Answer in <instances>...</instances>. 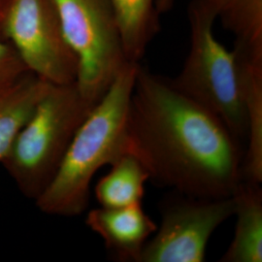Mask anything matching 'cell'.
<instances>
[{
  "instance_id": "4",
  "label": "cell",
  "mask_w": 262,
  "mask_h": 262,
  "mask_svg": "<svg viewBox=\"0 0 262 262\" xmlns=\"http://www.w3.org/2000/svg\"><path fill=\"white\" fill-rule=\"evenodd\" d=\"M190 48L179 75L171 84L214 114L246 146L248 120L244 108L234 54L214 34L216 10L213 0H192L187 8Z\"/></svg>"
},
{
  "instance_id": "3",
  "label": "cell",
  "mask_w": 262,
  "mask_h": 262,
  "mask_svg": "<svg viewBox=\"0 0 262 262\" xmlns=\"http://www.w3.org/2000/svg\"><path fill=\"white\" fill-rule=\"evenodd\" d=\"M94 107L81 96L75 83L50 86L1 161L25 196L35 201L50 186Z\"/></svg>"
},
{
  "instance_id": "5",
  "label": "cell",
  "mask_w": 262,
  "mask_h": 262,
  "mask_svg": "<svg viewBox=\"0 0 262 262\" xmlns=\"http://www.w3.org/2000/svg\"><path fill=\"white\" fill-rule=\"evenodd\" d=\"M66 42L78 62L75 84L95 105L128 61L109 0H54Z\"/></svg>"
},
{
  "instance_id": "8",
  "label": "cell",
  "mask_w": 262,
  "mask_h": 262,
  "mask_svg": "<svg viewBox=\"0 0 262 262\" xmlns=\"http://www.w3.org/2000/svg\"><path fill=\"white\" fill-rule=\"evenodd\" d=\"M85 225L103 240L109 257L116 261L138 262L142 250L158 226L142 202L120 208H96Z\"/></svg>"
},
{
  "instance_id": "13",
  "label": "cell",
  "mask_w": 262,
  "mask_h": 262,
  "mask_svg": "<svg viewBox=\"0 0 262 262\" xmlns=\"http://www.w3.org/2000/svg\"><path fill=\"white\" fill-rule=\"evenodd\" d=\"M149 174L129 154H123L111 164V170L100 179L94 193L100 207L120 208L142 202Z\"/></svg>"
},
{
  "instance_id": "12",
  "label": "cell",
  "mask_w": 262,
  "mask_h": 262,
  "mask_svg": "<svg viewBox=\"0 0 262 262\" xmlns=\"http://www.w3.org/2000/svg\"><path fill=\"white\" fill-rule=\"evenodd\" d=\"M122 35L128 61L138 62L159 31L156 0H109Z\"/></svg>"
},
{
  "instance_id": "15",
  "label": "cell",
  "mask_w": 262,
  "mask_h": 262,
  "mask_svg": "<svg viewBox=\"0 0 262 262\" xmlns=\"http://www.w3.org/2000/svg\"><path fill=\"white\" fill-rule=\"evenodd\" d=\"M28 72L16 50L0 36V89L16 82Z\"/></svg>"
},
{
  "instance_id": "2",
  "label": "cell",
  "mask_w": 262,
  "mask_h": 262,
  "mask_svg": "<svg viewBox=\"0 0 262 262\" xmlns=\"http://www.w3.org/2000/svg\"><path fill=\"white\" fill-rule=\"evenodd\" d=\"M139 66L127 63L82 122L56 177L35 200L41 212L59 216L83 214L95 173L125 154L127 114Z\"/></svg>"
},
{
  "instance_id": "11",
  "label": "cell",
  "mask_w": 262,
  "mask_h": 262,
  "mask_svg": "<svg viewBox=\"0 0 262 262\" xmlns=\"http://www.w3.org/2000/svg\"><path fill=\"white\" fill-rule=\"evenodd\" d=\"M52 84L28 72L0 89V162Z\"/></svg>"
},
{
  "instance_id": "17",
  "label": "cell",
  "mask_w": 262,
  "mask_h": 262,
  "mask_svg": "<svg viewBox=\"0 0 262 262\" xmlns=\"http://www.w3.org/2000/svg\"><path fill=\"white\" fill-rule=\"evenodd\" d=\"M7 1H8V0H0V14H1L2 10H3V8H4V6L6 5Z\"/></svg>"
},
{
  "instance_id": "10",
  "label": "cell",
  "mask_w": 262,
  "mask_h": 262,
  "mask_svg": "<svg viewBox=\"0 0 262 262\" xmlns=\"http://www.w3.org/2000/svg\"><path fill=\"white\" fill-rule=\"evenodd\" d=\"M232 197L237 220L234 237L220 261L261 262V184L241 179Z\"/></svg>"
},
{
  "instance_id": "6",
  "label": "cell",
  "mask_w": 262,
  "mask_h": 262,
  "mask_svg": "<svg viewBox=\"0 0 262 262\" xmlns=\"http://www.w3.org/2000/svg\"><path fill=\"white\" fill-rule=\"evenodd\" d=\"M0 36L29 72L50 84L75 83L77 58L66 42L54 0H8L0 14Z\"/></svg>"
},
{
  "instance_id": "16",
  "label": "cell",
  "mask_w": 262,
  "mask_h": 262,
  "mask_svg": "<svg viewBox=\"0 0 262 262\" xmlns=\"http://www.w3.org/2000/svg\"><path fill=\"white\" fill-rule=\"evenodd\" d=\"M175 0H156V6L159 14L165 13L173 7Z\"/></svg>"
},
{
  "instance_id": "9",
  "label": "cell",
  "mask_w": 262,
  "mask_h": 262,
  "mask_svg": "<svg viewBox=\"0 0 262 262\" xmlns=\"http://www.w3.org/2000/svg\"><path fill=\"white\" fill-rule=\"evenodd\" d=\"M244 108L248 120L242 179L262 183V51L234 44Z\"/></svg>"
},
{
  "instance_id": "1",
  "label": "cell",
  "mask_w": 262,
  "mask_h": 262,
  "mask_svg": "<svg viewBox=\"0 0 262 262\" xmlns=\"http://www.w3.org/2000/svg\"><path fill=\"white\" fill-rule=\"evenodd\" d=\"M124 151L140 161L156 185L189 196H232L242 179V143L214 114L141 64Z\"/></svg>"
},
{
  "instance_id": "7",
  "label": "cell",
  "mask_w": 262,
  "mask_h": 262,
  "mask_svg": "<svg viewBox=\"0 0 262 262\" xmlns=\"http://www.w3.org/2000/svg\"><path fill=\"white\" fill-rule=\"evenodd\" d=\"M233 197L201 198L174 191L159 203L161 224L138 262H203L215 229L234 215Z\"/></svg>"
},
{
  "instance_id": "14",
  "label": "cell",
  "mask_w": 262,
  "mask_h": 262,
  "mask_svg": "<svg viewBox=\"0 0 262 262\" xmlns=\"http://www.w3.org/2000/svg\"><path fill=\"white\" fill-rule=\"evenodd\" d=\"M216 19L234 35V44L262 51V0H213Z\"/></svg>"
}]
</instances>
